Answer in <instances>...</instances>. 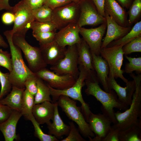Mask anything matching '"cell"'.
Listing matches in <instances>:
<instances>
[{
  "instance_id": "24",
  "label": "cell",
  "mask_w": 141,
  "mask_h": 141,
  "mask_svg": "<svg viewBox=\"0 0 141 141\" xmlns=\"http://www.w3.org/2000/svg\"><path fill=\"white\" fill-rule=\"evenodd\" d=\"M78 55V64L88 71L94 70L92 54L89 46L81 38L80 42L76 44Z\"/></svg>"
},
{
  "instance_id": "45",
  "label": "cell",
  "mask_w": 141,
  "mask_h": 141,
  "mask_svg": "<svg viewBox=\"0 0 141 141\" xmlns=\"http://www.w3.org/2000/svg\"><path fill=\"white\" fill-rule=\"evenodd\" d=\"M97 11L102 16L105 17V0H92Z\"/></svg>"
},
{
  "instance_id": "41",
  "label": "cell",
  "mask_w": 141,
  "mask_h": 141,
  "mask_svg": "<svg viewBox=\"0 0 141 141\" xmlns=\"http://www.w3.org/2000/svg\"><path fill=\"white\" fill-rule=\"evenodd\" d=\"M72 2L71 0H44L43 4L53 10Z\"/></svg>"
},
{
  "instance_id": "1",
  "label": "cell",
  "mask_w": 141,
  "mask_h": 141,
  "mask_svg": "<svg viewBox=\"0 0 141 141\" xmlns=\"http://www.w3.org/2000/svg\"><path fill=\"white\" fill-rule=\"evenodd\" d=\"M99 81L94 70L89 73L85 80L86 88L85 92L87 95H92L102 104L101 109L103 113L108 116L113 124L117 121L114 114V108L125 110L128 108L119 99L115 91L112 90L109 92L103 90L99 85Z\"/></svg>"
},
{
  "instance_id": "4",
  "label": "cell",
  "mask_w": 141,
  "mask_h": 141,
  "mask_svg": "<svg viewBox=\"0 0 141 141\" xmlns=\"http://www.w3.org/2000/svg\"><path fill=\"white\" fill-rule=\"evenodd\" d=\"M79 73L75 84L71 87L64 90L53 88L48 85L54 103L57 100L60 96H68L74 100L79 101L81 104L82 112L87 122L90 114L91 112L88 104L84 100L82 97V89L85 85V80L87 78L89 72L83 67L79 66Z\"/></svg>"
},
{
  "instance_id": "37",
  "label": "cell",
  "mask_w": 141,
  "mask_h": 141,
  "mask_svg": "<svg viewBox=\"0 0 141 141\" xmlns=\"http://www.w3.org/2000/svg\"><path fill=\"white\" fill-rule=\"evenodd\" d=\"M55 31L32 33L33 36L39 42V45L46 44L55 40Z\"/></svg>"
},
{
  "instance_id": "26",
  "label": "cell",
  "mask_w": 141,
  "mask_h": 141,
  "mask_svg": "<svg viewBox=\"0 0 141 141\" xmlns=\"http://www.w3.org/2000/svg\"><path fill=\"white\" fill-rule=\"evenodd\" d=\"M119 141H141V118L135 124L119 133Z\"/></svg>"
},
{
  "instance_id": "31",
  "label": "cell",
  "mask_w": 141,
  "mask_h": 141,
  "mask_svg": "<svg viewBox=\"0 0 141 141\" xmlns=\"http://www.w3.org/2000/svg\"><path fill=\"white\" fill-rule=\"evenodd\" d=\"M30 29L32 33L55 31L57 29L55 25L51 21L42 22L36 20L32 23Z\"/></svg>"
},
{
  "instance_id": "18",
  "label": "cell",
  "mask_w": 141,
  "mask_h": 141,
  "mask_svg": "<svg viewBox=\"0 0 141 141\" xmlns=\"http://www.w3.org/2000/svg\"><path fill=\"white\" fill-rule=\"evenodd\" d=\"M43 58L47 65H53L64 56L66 49L55 40L48 44L40 45L39 47Z\"/></svg>"
},
{
  "instance_id": "12",
  "label": "cell",
  "mask_w": 141,
  "mask_h": 141,
  "mask_svg": "<svg viewBox=\"0 0 141 141\" xmlns=\"http://www.w3.org/2000/svg\"><path fill=\"white\" fill-rule=\"evenodd\" d=\"M39 78L47 83L51 87L58 90H64L72 86L76 79L72 75H60L46 67L34 73Z\"/></svg>"
},
{
  "instance_id": "39",
  "label": "cell",
  "mask_w": 141,
  "mask_h": 141,
  "mask_svg": "<svg viewBox=\"0 0 141 141\" xmlns=\"http://www.w3.org/2000/svg\"><path fill=\"white\" fill-rule=\"evenodd\" d=\"M38 78L34 73L33 74L28 77L24 82L25 89L34 96L37 91V81Z\"/></svg>"
},
{
  "instance_id": "48",
  "label": "cell",
  "mask_w": 141,
  "mask_h": 141,
  "mask_svg": "<svg viewBox=\"0 0 141 141\" xmlns=\"http://www.w3.org/2000/svg\"><path fill=\"white\" fill-rule=\"evenodd\" d=\"M124 8H129L133 0H116Z\"/></svg>"
},
{
  "instance_id": "40",
  "label": "cell",
  "mask_w": 141,
  "mask_h": 141,
  "mask_svg": "<svg viewBox=\"0 0 141 141\" xmlns=\"http://www.w3.org/2000/svg\"><path fill=\"white\" fill-rule=\"evenodd\" d=\"M0 66L4 67L11 72L12 69V61L10 53L0 49Z\"/></svg>"
},
{
  "instance_id": "46",
  "label": "cell",
  "mask_w": 141,
  "mask_h": 141,
  "mask_svg": "<svg viewBox=\"0 0 141 141\" xmlns=\"http://www.w3.org/2000/svg\"><path fill=\"white\" fill-rule=\"evenodd\" d=\"M44 0H23L25 3L32 10L43 5Z\"/></svg>"
},
{
  "instance_id": "17",
  "label": "cell",
  "mask_w": 141,
  "mask_h": 141,
  "mask_svg": "<svg viewBox=\"0 0 141 141\" xmlns=\"http://www.w3.org/2000/svg\"><path fill=\"white\" fill-rule=\"evenodd\" d=\"M107 28V33L102 43L101 49L105 48L111 42L118 39L126 34L131 29V26H122L110 16L105 13Z\"/></svg>"
},
{
  "instance_id": "20",
  "label": "cell",
  "mask_w": 141,
  "mask_h": 141,
  "mask_svg": "<svg viewBox=\"0 0 141 141\" xmlns=\"http://www.w3.org/2000/svg\"><path fill=\"white\" fill-rule=\"evenodd\" d=\"M22 116L21 111L14 109L11 115L4 122L0 123V131L5 141H13L17 138L16 134L17 124Z\"/></svg>"
},
{
  "instance_id": "32",
  "label": "cell",
  "mask_w": 141,
  "mask_h": 141,
  "mask_svg": "<svg viewBox=\"0 0 141 141\" xmlns=\"http://www.w3.org/2000/svg\"><path fill=\"white\" fill-rule=\"evenodd\" d=\"M129 8L128 20L129 26L136 22L140 17L141 13V0H133Z\"/></svg>"
},
{
  "instance_id": "8",
  "label": "cell",
  "mask_w": 141,
  "mask_h": 141,
  "mask_svg": "<svg viewBox=\"0 0 141 141\" xmlns=\"http://www.w3.org/2000/svg\"><path fill=\"white\" fill-rule=\"evenodd\" d=\"M78 58L76 44L68 46L64 57L51 66L50 69L59 75H71L76 80L79 73Z\"/></svg>"
},
{
  "instance_id": "13",
  "label": "cell",
  "mask_w": 141,
  "mask_h": 141,
  "mask_svg": "<svg viewBox=\"0 0 141 141\" xmlns=\"http://www.w3.org/2000/svg\"><path fill=\"white\" fill-rule=\"evenodd\" d=\"M88 122L95 134L93 138L89 137L90 141H102L109 131L112 122L109 118L103 113H91Z\"/></svg>"
},
{
  "instance_id": "50",
  "label": "cell",
  "mask_w": 141,
  "mask_h": 141,
  "mask_svg": "<svg viewBox=\"0 0 141 141\" xmlns=\"http://www.w3.org/2000/svg\"><path fill=\"white\" fill-rule=\"evenodd\" d=\"M72 2L75 3H78L81 0H71Z\"/></svg>"
},
{
  "instance_id": "14",
  "label": "cell",
  "mask_w": 141,
  "mask_h": 141,
  "mask_svg": "<svg viewBox=\"0 0 141 141\" xmlns=\"http://www.w3.org/2000/svg\"><path fill=\"white\" fill-rule=\"evenodd\" d=\"M106 28V22L95 28L79 27V34L88 45L91 52L96 55H100L102 40Z\"/></svg>"
},
{
  "instance_id": "30",
  "label": "cell",
  "mask_w": 141,
  "mask_h": 141,
  "mask_svg": "<svg viewBox=\"0 0 141 141\" xmlns=\"http://www.w3.org/2000/svg\"><path fill=\"white\" fill-rule=\"evenodd\" d=\"M53 10L47 6L43 5L32 10L35 20L39 22L51 21Z\"/></svg>"
},
{
  "instance_id": "34",
  "label": "cell",
  "mask_w": 141,
  "mask_h": 141,
  "mask_svg": "<svg viewBox=\"0 0 141 141\" xmlns=\"http://www.w3.org/2000/svg\"><path fill=\"white\" fill-rule=\"evenodd\" d=\"M9 72L3 73L0 70V100L9 93L11 91L12 86L9 80Z\"/></svg>"
},
{
  "instance_id": "23",
  "label": "cell",
  "mask_w": 141,
  "mask_h": 141,
  "mask_svg": "<svg viewBox=\"0 0 141 141\" xmlns=\"http://www.w3.org/2000/svg\"><path fill=\"white\" fill-rule=\"evenodd\" d=\"M93 67L99 82L102 85L104 90L107 92L110 91L108 85V79L109 68L106 60L100 55H97L91 52Z\"/></svg>"
},
{
  "instance_id": "9",
  "label": "cell",
  "mask_w": 141,
  "mask_h": 141,
  "mask_svg": "<svg viewBox=\"0 0 141 141\" xmlns=\"http://www.w3.org/2000/svg\"><path fill=\"white\" fill-rule=\"evenodd\" d=\"M32 10L22 0L14 6L11 12L14 15V24L11 30L14 34L25 36L30 29L31 24L34 19Z\"/></svg>"
},
{
  "instance_id": "36",
  "label": "cell",
  "mask_w": 141,
  "mask_h": 141,
  "mask_svg": "<svg viewBox=\"0 0 141 141\" xmlns=\"http://www.w3.org/2000/svg\"><path fill=\"white\" fill-rule=\"evenodd\" d=\"M30 120L33 125L35 136L41 141H58L55 136L44 133L40 127L39 124L35 120L33 116Z\"/></svg>"
},
{
  "instance_id": "11",
  "label": "cell",
  "mask_w": 141,
  "mask_h": 141,
  "mask_svg": "<svg viewBox=\"0 0 141 141\" xmlns=\"http://www.w3.org/2000/svg\"><path fill=\"white\" fill-rule=\"evenodd\" d=\"M79 14L77 24L79 27L95 26L106 22V19L97 11L92 0H81L79 3Z\"/></svg>"
},
{
  "instance_id": "27",
  "label": "cell",
  "mask_w": 141,
  "mask_h": 141,
  "mask_svg": "<svg viewBox=\"0 0 141 141\" xmlns=\"http://www.w3.org/2000/svg\"><path fill=\"white\" fill-rule=\"evenodd\" d=\"M34 96L25 89L23 93L20 111L22 115L29 120L33 116L32 111L34 104Z\"/></svg>"
},
{
  "instance_id": "49",
  "label": "cell",
  "mask_w": 141,
  "mask_h": 141,
  "mask_svg": "<svg viewBox=\"0 0 141 141\" xmlns=\"http://www.w3.org/2000/svg\"><path fill=\"white\" fill-rule=\"evenodd\" d=\"M0 46L4 48L9 47L8 44L5 41L2 36L0 34Z\"/></svg>"
},
{
  "instance_id": "38",
  "label": "cell",
  "mask_w": 141,
  "mask_h": 141,
  "mask_svg": "<svg viewBox=\"0 0 141 141\" xmlns=\"http://www.w3.org/2000/svg\"><path fill=\"white\" fill-rule=\"evenodd\" d=\"M70 128L67 137L61 141H85L86 140L81 136L79 130L76 127L73 122H69Z\"/></svg>"
},
{
  "instance_id": "19",
  "label": "cell",
  "mask_w": 141,
  "mask_h": 141,
  "mask_svg": "<svg viewBox=\"0 0 141 141\" xmlns=\"http://www.w3.org/2000/svg\"><path fill=\"white\" fill-rule=\"evenodd\" d=\"M105 13L111 16L120 25L129 26L126 10L116 0H105Z\"/></svg>"
},
{
  "instance_id": "47",
  "label": "cell",
  "mask_w": 141,
  "mask_h": 141,
  "mask_svg": "<svg viewBox=\"0 0 141 141\" xmlns=\"http://www.w3.org/2000/svg\"><path fill=\"white\" fill-rule=\"evenodd\" d=\"M10 0H0V11L5 10L11 12L12 6L10 5L9 1Z\"/></svg>"
},
{
  "instance_id": "10",
  "label": "cell",
  "mask_w": 141,
  "mask_h": 141,
  "mask_svg": "<svg viewBox=\"0 0 141 141\" xmlns=\"http://www.w3.org/2000/svg\"><path fill=\"white\" fill-rule=\"evenodd\" d=\"M79 14L78 3L72 2L53 10L51 21L60 30L67 25L77 23Z\"/></svg>"
},
{
  "instance_id": "3",
  "label": "cell",
  "mask_w": 141,
  "mask_h": 141,
  "mask_svg": "<svg viewBox=\"0 0 141 141\" xmlns=\"http://www.w3.org/2000/svg\"><path fill=\"white\" fill-rule=\"evenodd\" d=\"M130 76L134 80L136 89L130 108L123 112H115L117 123L114 124L120 131L126 129L136 123L141 115V75L132 73Z\"/></svg>"
},
{
  "instance_id": "25",
  "label": "cell",
  "mask_w": 141,
  "mask_h": 141,
  "mask_svg": "<svg viewBox=\"0 0 141 141\" xmlns=\"http://www.w3.org/2000/svg\"><path fill=\"white\" fill-rule=\"evenodd\" d=\"M25 89L12 86L7 96L0 100V103L7 105L14 109L20 111L23 93Z\"/></svg>"
},
{
  "instance_id": "16",
  "label": "cell",
  "mask_w": 141,
  "mask_h": 141,
  "mask_svg": "<svg viewBox=\"0 0 141 141\" xmlns=\"http://www.w3.org/2000/svg\"><path fill=\"white\" fill-rule=\"evenodd\" d=\"M79 27L77 23L67 25L56 32L55 40L62 47L76 44L81 39L79 35Z\"/></svg>"
},
{
  "instance_id": "44",
  "label": "cell",
  "mask_w": 141,
  "mask_h": 141,
  "mask_svg": "<svg viewBox=\"0 0 141 141\" xmlns=\"http://www.w3.org/2000/svg\"><path fill=\"white\" fill-rule=\"evenodd\" d=\"M14 15L10 11H8L3 13L1 16L2 22L5 25L11 24L14 23Z\"/></svg>"
},
{
  "instance_id": "29",
  "label": "cell",
  "mask_w": 141,
  "mask_h": 141,
  "mask_svg": "<svg viewBox=\"0 0 141 141\" xmlns=\"http://www.w3.org/2000/svg\"><path fill=\"white\" fill-rule=\"evenodd\" d=\"M37 84V91L34 96V104L40 103L46 101L52 102L50 90L48 85L46 84L43 80L38 77Z\"/></svg>"
},
{
  "instance_id": "43",
  "label": "cell",
  "mask_w": 141,
  "mask_h": 141,
  "mask_svg": "<svg viewBox=\"0 0 141 141\" xmlns=\"http://www.w3.org/2000/svg\"><path fill=\"white\" fill-rule=\"evenodd\" d=\"M14 110L7 105L0 103V123L7 120Z\"/></svg>"
},
{
  "instance_id": "35",
  "label": "cell",
  "mask_w": 141,
  "mask_h": 141,
  "mask_svg": "<svg viewBox=\"0 0 141 141\" xmlns=\"http://www.w3.org/2000/svg\"><path fill=\"white\" fill-rule=\"evenodd\" d=\"M122 50L125 55L134 52H141V36L133 39L123 46Z\"/></svg>"
},
{
  "instance_id": "33",
  "label": "cell",
  "mask_w": 141,
  "mask_h": 141,
  "mask_svg": "<svg viewBox=\"0 0 141 141\" xmlns=\"http://www.w3.org/2000/svg\"><path fill=\"white\" fill-rule=\"evenodd\" d=\"M129 62L125 65L124 71L127 73H132L135 71L138 74L141 73V57H132L125 55Z\"/></svg>"
},
{
  "instance_id": "22",
  "label": "cell",
  "mask_w": 141,
  "mask_h": 141,
  "mask_svg": "<svg viewBox=\"0 0 141 141\" xmlns=\"http://www.w3.org/2000/svg\"><path fill=\"white\" fill-rule=\"evenodd\" d=\"M54 103V113L52 122H49L47 124L49 129V134L53 135L57 138L60 139L63 136L68 135L69 132L70 127L69 125L65 124L59 114L58 105L57 101Z\"/></svg>"
},
{
  "instance_id": "21",
  "label": "cell",
  "mask_w": 141,
  "mask_h": 141,
  "mask_svg": "<svg viewBox=\"0 0 141 141\" xmlns=\"http://www.w3.org/2000/svg\"><path fill=\"white\" fill-rule=\"evenodd\" d=\"M40 103L34 104L32 114L39 125L47 124L53 119L54 113V103L46 101Z\"/></svg>"
},
{
  "instance_id": "28",
  "label": "cell",
  "mask_w": 141,
  "mask_h": 141,
  "mask_svg": "<svg viewBox=\"0 0 141 141\" xmlns=\"http://www.w3.org/2000/svg\"><path fill=\"white\" fill-rule=\"evenodd\" d=\"M141 36V21L137 22L130 30L123 37L110 43L107 47L122 45L124 46L131 40Z\"/></svg>"
},
{
  "instance_id": "42",
  "label": "cell",
  "mask_w": 141,
  "mask_h": 141,
  "mask_svg": "<svg viewBox=\"0 0 141 141\" xmlns=\"http://www.w3.org/2000/svg\"><path fill=\"white\" fill-rule=\"evenodd\" d=\"M119 130L114 124L102 141H119Z\"/></svg>"
},
{
  "instance_id": "15",
  "label": "cell",
  "mask_w": 141,
  "mask_h": 141,
  "mask_svg": "<svg viewBox=\"0 0 141 141\" xmlns=\"http://www.w3.org/2000/svg\"><path fill=\"white\" fill-rule=\"evenodd\" d=\"M108 84L110 91L113 90L119 101L126 106L129 107L132 103L133 96L136 89L134 80L128 81L126 86L123 87L116 82L115 78L111 75H109Z\"/></svg>"
},
{
  "instance_id": "7",
  "label": "cell",
  "mask_w": 141,
  "mask_h": 141,
  "mask_svg": "<svg viewBox=\"0 0 141 141\" xmlns=\"http://www.w3.org/2000/svg\"><path fill=\"white\" fill-rule=\"evenodd\" d=\"M123 46L120 45L102 48L100 49V55L108 64L109 75H111L115 78H119L126 83L128 80L124 76V71L121 69L124 60Z\"/></svg>"
},
{
  "instance_id": "6",
  "label": "cell",
  "mask_w": 141,
  "mask_h": 141,
  "mask_svg": "<svg viewBox=\"0 0 141 141\" xmlns=\"http://www.w3.org/2000/svg\"><path fill=\"white\" fill-rule=\"evenodd\" d=\"M25 37V35L14 34L13 41L22 51L29 68L35 73L46 67L47 65L44 61L39 47L30 45L26 40Z\"/></svg>"
},
{
  "instance_id": "2",
  "label": "cell",
  "mask_w": 141,
  "mask_h": 141,
  "mask_svg": "<svg viewBox=\"0 0 141 141\" xmlns=\"http://www.w3.org/2000/svg\"><path fill=\"white\" fill-rule=\"evenodd\" d=\"M9 47L12 61V69L9 72V78L12 86L23 89L25 88L24 82L27 78L33 74L25 64L20 49L13 43L12 38L13 33L11 30L3 32Z\"/></svg>"
},
{
  "instance_id": "5",
  "label": "cell",
  "mask_w": 141,
  "mask_h": 141,
  "mask_svg": "<svg viewBox=\"0 0 141 141\" xmlns=\"http://www.w3.org/2000/svg\"><path fill=\"white\" fill-rule=\"evenodd\" d=\"M57 102L66 115L74 122L78 126V130L85 137L93 138L95 136L89 125L86 121L81 111V107L77 105L76 102L70 97L64 95L60 96Z\"/></svg>"
}]
</instances>
